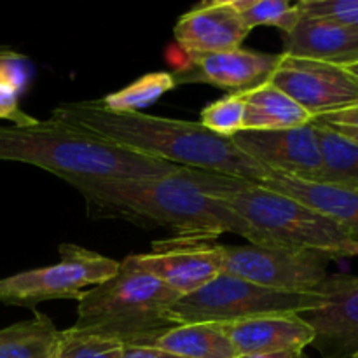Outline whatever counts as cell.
Wrapping results in <instances>:
<instances>
[{"mask_svg": "<svg viewBox=\"0 0 358 358\" xmlns=\"http://www.w3.org/2000/svg\"><path fill=\"white\" fill-rule=\"evenodd\" d=\"M59 262L0 280V303L35 308L44 301L77 299L86 287L117 275L119 262L80 245H59Z\"/></svg>", "mask_w": 358, "mask_h": 358, "instance_id": "7", "label": "cell"}, {"mask_svg": "<svg viewBox=\"0 0 358 358\" xmlns=\"http://www.w3.org/2000/svg\"><path fill=\"white\" fill-rule=\"evenodd\" d=\"M138 271L149 273L180 297L208 285L224 271L222 245L210 241L171 240L152 245L147 254H135L124 261Z\"/></svg>", "mask_w": 358, "mask_h": 358, "instance_id": "10", "label": "cell"}, {"mask_svg": "<svg viewBox=\"0 0 358 358\" xmlns=\"http://www.w3.org/2000/svg\"><path fill=\"white\" fill-rule=\"evenodd\" d=\"M177 86L171 73L154 72L140 77L129 86L101 98V103L114 112H138L140 108L150 107L163 94Z\"/></svg>", "mask_w": 358, "mask_h": 358, "instance_id": "22", "label": "cell"}, {"mask_svg": "<svg viewBox=\"0 0 358 358\" xmlns=\"http://www.w3.org/2000/svg\"><path fill=\"white\" fill-rule=\"evenodd\" d=\"M0 119H7L14 126H27L35 121V117L21 110L20 93L7 84H0Z\"/></svg>", "mask_w": 358, "mask_h": 358, "instance_id": "27", "label": "cell"}, {"mask_svg": "<svg viewBox=\"0 0 358 358\" xmlns=\"http://www.w3.org/2000/svg\"><path fill=\"white\" fill-rule=\"evenodd\" d=\"M51 117L86 129L114 145L168 161L175 166L252 182H261L271 175L268 168L241 152L233 140L215 135L201 122L143 112H114L108 110L101 100L59 103L52 108Z\"/></svg>", "mask_w": 358, "mask_h": 358, "instance_id": "1", "label": "cell"}, {"mask_svg": "<svg viewBox=\"0 0 358 358\" xmlns=\"http://www.w3.org/2000/svg\"><path fill=\"white\" fill-rule=\"evenodd\" d=\"M0 161L31 164L66 184L140 180L171 173L175 164L114 145L59 119L0 126Z\"/></svg>", "mask_w": 358, "mask_h": 358, "instance_id": "3", "label": "cell"}, {"mask_svg": "<svg viewBox=\"0 0 358 358\" xmlns=\"http://www.w3.org/2000/svg\"><path fill=\"white\" fill-rule=\"evenodd\" d=\"M138 346L180 358H241L229 338L213 324L177 325Z\"/></svg>", "mask_w": 358, "mask_h": 358, "instance_id": "18", "label": "cell"}, {"mask_svg": "<svg viewBox=\"0 0 358 358\" xmlns=\"http://www.w3.org/2000/svg\"><path fill=\"white\" fill-rule=\"evenodd\" d=\"M250 31L231 0L199 3L175 24V38L189 56L240 49Z\"/></svg>", "mask_w": 358, "mask_h": 358, "instance_id": "14", "label": "cell"}, {"mask_svg": "<svg viewBox=\"0 0 358 358\" xmlns=\"http://www.w3.org/2000/svg\"><path fill=\"white\" fill-rule=\"evenodd\" d=\"M280 56L243 48L215 55L189 56L191 65L171 76L175 84L201 83L231 91V94H241L269 83Z\"/></svg>", "mask_w": 358, "mask_h": 358, "instance_id": "13", "label": "cell"}, {"mask_svg": "<svg viewBox=\"0 0 358 358\" xmlns=\"http://www.w3.org/2000/svg\"><path fill=\"white\" fill-rule=\"evenodd\" d=\"M58 336L48 315L35 313L30 320L0 329V358H52Z\"/></svg>", "mask_w": 358, "mask_h": 358, "instance_id": "20", "label": "cell"}, {"mask_svg": "<svg viewBox=\"0 0 358 358\" xmlns=\"http://www.w3.org/2000/svg\"><path fill=\"white\" fill-rule=\"evenodd\" d=\"M241 94L245 100V129L250 131L299 128L315 121L303 107L271 83Z\"/></svg>", "mask_w": 358, "mask_h": 358, "instance_id": "19", "label": "cell"}, {"mask_svg": "<svg viewBox=\"0 0 358 358\" xmlns=\"http://www.w3.org/2000/svg\"><path fill=\"white\" fill-rule=\"evenodd\" d=\"M318 303L317 292H280L220 273L208 285L180 297L171 308V317L177 325L229 324L264 315H301Z\"/></svg>", "mask_w": 358, "mask_h": 358, "instance_id": "6", "label": "cell"}, {"mask_svg": "<svg viewBox=\"0 0 358 358\" xmlns=\"http://www.w3.org/2000/svg\"><path fill=\"white\" fill-rule=\"evenodd\" d=\"M320 303L299 317L313 329L322 358H350L358 352V275L327 276L318 287Z\"/></svg>", "mask_w": 358, "mask_h": 358, "instance_id": "11", "label": "cell"}, {"mask_svg": "<svg viewBox=\"0 0 358 358\" xmlns=\"http://www.w3.org/2000/svg\"><path fill=\"white\" fill-rule=\"evenodd\" d=\"M124 345L70 327L59 331L52 358H122Z\"/></svg>", "mask_w": 358, "mask_h": 358, "instance_id": "24", "label": "cell"}, {"mask_svg": "<svg viewBox=\"0 0 358 358\" xmlns=\"http://www.w3.org/2000/svg\"><path fill=\"white\" fill-rule=\"evenodd\" d=\"M91 219H121L140 227H164L175 240L210 241L220 234L248 236V226L220 199L205 194L189 168L140 180L73 185Z\"/></svg>", "mask_w": 358, "mask_h": 358, "instance_id": "2", "label": "cell"}, {"mask_svg": "<svg viewBox=\"0 0 358 358\" xmlns=\"http://www.w3.org/2000/svg\"><path fill=\"white\" fill-rule=\"evenodd\" d=\"M229 338L240 357L301 353L313 345L315 332L299 315H264L247 320L213 324Z\"/></svg>", "mask_w": 358, "mask_h": 358, "instance_id": "15", "label": "cell"}, {"mask_svg": "<svg viewBox=\"0 0 358 358\" xmlns=\"http://www.w3.org/2000/svg\"><path fill=\"white\" fill-rule=\"evenodd\" d=\"M250 30L255 27H275L282 34L294 30L301 20L297 3L285 0H231Z\"/></svg>", "mask_w": 358, "mask_h": 358, "instance_id": "23", "label": "cell"}, {"mask_svg": "<svg viewBox=\"0 0 358 358\" xmlns=\"http://www.w3.org/2000/svg\"><path fill=\"white\" fill-rule=\"evenodd\" d=\"M350 358H358V352L355 353V355H352V357H350Z\"/></svg>", "mask_w": 358, "mask_h": 358, "instance_id": "33", "label": "cell"}, {"mask_svg": "<svg viewBox=\"0 0 358 358\" xmlns=\"http://www.w3.org/2000/svg\"><path fill=\"white\" fill-rule=\"evenodd\" d=\"M282 55L315 59L329 65L348 66L358 63V30L313 17H301L289 34H282Z\"/></svg>", "mask_w": 358, "mask_h": 358, "instance_id": "17", "label": "cell"}, {"mask_svg": "<svg viewBox=\"0 0 358 358\" xmlns=\"http://www.w3.org/2000/svg\"><path fill=\"white\" fill-rule=\"evenodd\" d=\"M269 83L313 119L358 105V80L346 69L294 56H280Z\"/></svg>", "mask_w": 358, "mask_h": 358, "instance_id": "9", "label": "cell"}, {"mask_svg": "<svg viewBox=\"0 0 358 358\" xmlns=\"http://www.w3.org/2000/svg\"><path fill=\"white\" fill-rule=\"evenodd\" d=\"M338 135H339V133H338ZM341 136H345V138L352 140V142H355L357 145H358V133H348V135H341Z\"/></svg>", "mask_w": 358, "mask_h": 358, "instance_id": "32", "label": "cell"}, {"mask_svg": "<svg viewBox=\"0 0 358 358\" xmlns=\"http://www.w3.org/2000/svg\"><path fill=\"white\" fill-rule=\"evenodd\" d=\"M241 358H308L304 352L301 353H276V355H264V357H241Z\"/></svg>", "mask_w": 358, "mask_h": 358, "instance_id": "30", "label": "cell"}, {"mask_svg": "<svg viewBox=\"0 0 358 358\" xmlns=\"http://www.w3.org/2000/svg\"><path fill=\"white\" fill-rule=\"evenodd\" d=\"M205 194L226 203L248 226V243L311 252L329 261L358 257V243L341 227L310 206L261 184L229 175L189 168Z\"/></svg>", "mask_w": 358, "mask_h": 358, "instance_id": "4", "label": "cell"}, {"mask_svg": "<svg viewBox=\"0 0 358 358\" xmlns=\"http://www.w3.org/2000/svg\"><path fill=\"white\" fill-rule=\"evenodd\" d=\"M224 271L259 287L289 294H313L327 280V257L311 252L257 245H222Z\"/></svg>", "mask_w": 358, "mask_h": 358, "instance_id": "8", "label": "cell"}, {"mask_svg": "<svg viewBox=\"0 0 358 358\" xmlns=\"http://www.w3.org/2000/svg\"><path fill=\"white\" fill-rule=\"evenodd\" d=\"M301 17H313L358 30V0H299Z\"/></svg>", "mask_w": 358, "mask_h": 358, "instance_id": "26", "label": "cell"}, {"mask_svg": "<svg viewBox=\"0 0 358 358\" xmlns=\"http://www.w3.org/2000/svg\"><path fill=\"white\" fill-rule=\"evenodd\" d=\"M315 124L318 129L322 159H324L320 180L315 182L345 185L358 191V145L318 122Z\"/></svg>", "mask_w": 358, "mask_h": 358, "instance_id": "21", "label": "cell"}, {"mask_svg": "<svg viewBox=\"0 0 358 358\" xmlns=\"http://www.w3.org/2000/svg\"><path fill=\"white\" fill-rule=\"evenodd\" d=\"M283 196L296 199L338 224L358 243V191L327 182L303 180L271 171L268 178L257 182Z\"/></svg>", "mask_w": 358, "mask_h": 358, "instance_id": "16", "label": "cell"}, {"mask_svg": "<svg viewBox=\"0 0 358 358\" xmlns=\"http://www.w3.org/2000/svg\"><path fill=\"white\" fill-rule=\"evenodd\" d=\"M20 59V55L13 56V58L0 59V84H7V86L14 87L17 93H21L24 83H27V72H24Z\"/></svg>", "mask_w": 358, "mask_h": 358, "instance_id": "28", "label": "cell"}, {"mask_svg": "<svg viewBox=\"0 0 358 358\" xmlns=\"http://www.w3.org/2000/svg\"><path fill=\"white\" fill-rule=\"evenodd\" d=\"M231 140L241 152L269 171L303 180H320L324 159L315 122L273 131L243 129Z\"/></svg>", "mask_w": 358, "mask_h": 358, "instance_id": "12", "label": "cell"}, {"mask_svg": "<svg viewBox=\"0 0 358 358\" xmlns=\"http://www.w3.org/2000/svg\"><path fill=\"white\" fill-rule=\"evenodd\" d=\"M178 299L156 276L119 262L117 275L79 297L73 329L138 346L177 327L171 308Z\"/></svg>", "mask_w": 358, "mask_h": 358, "instance_id": "5", "label": "cell"}, {"mask_svg": "<svg viewBox=\"0 0 358 358\" xmlns=\"http://www.w3.org/2000/svg\"><path fill=\"white\" fill-rule=\"evenodd\" d=\"M201 122L206 129L226 138H233L245 129L243 94H227L203 108Z\"/></svg>", "mask_w": 358, "mask_h": 358, "instance_id": "25", "label": "cell"}, {"mask_svg": "<svg viewBox=\"0 0 358 358\" xmlns=\"http://www.w3.org/2000/svg\"><path fill=\"white\" fill-rule=\"evenodd\" d=\"M346 70H348V72L352 73V76L358 80V63H355V65H352V66H348V69H346Z\"/></svg>", "mask_w": 358, "mask_h": 358, "instance_id": "31", "label": "cell"}, {"mask_svg": "<svg viewBox=\"0 0 358 358\" xmlns=\"http://www.w3.org/2000/svg\"><path fill=\"white\" fill-rule=\"evenodd\" d=\"M122 358H180V357H175L171 355V353L161 352V350L143 348V346H124Z\"/></svg>", "mask_w": 358, "mask_h": 358, "instance_id": "29", "label": "cell"}]
</instances>
